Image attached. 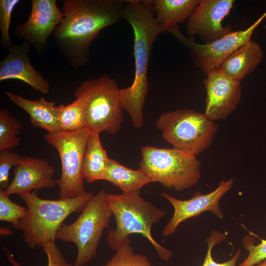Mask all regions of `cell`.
<instances>
[{
	"label": "cell",
	"instance_id": "6da1fadb",
	"mask_svg": "<svg viewBox=\"0 0 266 266\" xmlns=\"http://www.w3.org/2000/svg\"><path fill=\"white\" fill-rule=\"evenodd\" d=\"M125 0H66L63 19L54 37L69 66L77 69L90 60V44L103 29L123 18Z\"/></svg>",
	"mask_w": 266,
	"mask_h": 266
},
{
	"label": "cell",
	"instance_id": "7a4b0ae2",
	"mask_svg": "<svg viewBox=\"0 0 266 266\" xmlns=\"http://www.w3.org/2000/svg\"><path fill=\"white\" fill-rule=\"evenodd\" d=\"M152 0H125L123 19L132 27L134 35V77L130 87L119 89L122 106L130 116L133 126L144 125L143 109L148 91L147 70L151 49L163 33L153 14Z\"/></svg>",
	"mask_w": 266,
	"mask_h": 266
},
{
	"label": "cell",
	"instance_id": "3957f363",
	"mask_svg": "<svg viewBox=\"0 0 266 266\" xmlns=\"http://www.w3.org/2000/svg\"><path fill=\"white\" fill-rule=\"evenodd\" d=\"M108 200L116 222L115 229L109 230L107 237L111 249L116 251L130 243L129 236L138 233L150 241L162 260L167 261L173 256L172 252L158 243L151 234L152 226L164 217L165 211L138 193L108 194Z\"/></svg>",
	"mask_w": 266,
	"mask_h": 266
},
{
	"label": "cell",
	"instance_id": "277c9868",
	"mask_svg": "<svg viewBox=\"0 0 266 266\" xmlns=\"http://www.w3.org/2000/svg\"><path fill=\"white\" fill-rule=\"evenodd\" d=\"M93 196L87 192L75 198L52 200L40 198L35 192L20 195L27 209L20 221L26 244L34 249L55 241L65 219L73 213L81 212Z\"/></svg>",
	"mask_w": 266,
	"mask_h": 266
},
{
	"label": "cell",
	"instance_id": "5b68a950",
	"mask_svg": "<svg viewBox=\"0 0 266 266\" xmlns=\"http://www.w3.org/2000/svg\"><path fill=\"white\" fill-rule=\"evenodd\" d=\"M73 223L63 224L56 239L73 243L77 253L74 266H84L96 255L103 230L109 226L113 212L108 193L102 189L93 195Z\"/></svg>",
	"mask_w": 266,
	"mask_h": 266
},
{
	"label": "cell",
	"instance_id": "8992f818",
	"mask_svg": "<svg viewBox=\"0 0 266 266\" xmlns=\"http://www.w3.org/2000/svg\"><path fill=\"white\" fill-rule=\"evenodd\" d=\"M139 166L153 182L181 191L196 185L201 178L200 162L196 156L172 148L145 145L140 150Z\"/></svg>",
	"mask_w": 266,
	"mask_h": 266
},
{
	"label": "cell",
	"instance_id": "52a82bcc",
	"mask_svg": "<svg viewBox=\"0 0 266 266\" xmlns=\"http://www.w3.org/2000/svg\"><path fill=\"white\" fill-rule=\"evenodd\" d=\"M115 80L107 75L83 82L76 89L75 99L83 102L87 127L92 133L113 134L120 130L124 113Z\"/></svg>",
	"mask_w": 266,
	"mask_h": 266
},
{
	"label": "cell",
	"instance_id": "ba28073f",
	"mask_svg": "<svg viewBox=\"0 0 266 266\" xmlns=\"http://www.w3.org/2000/svg\"><path fill=\"white\" fill-rule=\"evenodd\" d=\"M156 126L173 148L196 156L210 146L218 130L214 121L192 109L164 112Z\"/></svg>",
	"mask_w": 266,
	"mask_h": 266
},
{
	"label": "cell",
	"instance_id": "9c48e42d",
	"mask_svg": "<svg viewBox=\"0 0 266 266\" xmlns=\"http://www.w3.org/2000/svg\"><path fill=\"white\" fill-rule=\"evenodd\" d=\"M91 133L86 127L75 132L60 131L44 136L46 141L57 150L60 158L61 173L57 180L60 199L75 198L87 192L84 186L82 164Z\"/></svg>",
	"mask_w": 266,
	"mask_h": 266
},
{
	"label": "cell",
	"instance_id": "30bf717a",
	"mask_svg": "<svg viewBox=\"0 0 266 266\" xmlns=\"http://www.w3.org/2000/svg\"><path fill=\"white\" fill-rule=\"evenodd\" d=\"M266 16V12L248 29L233 31L212 42L203 44L197 43L192 38L183 35L178 26L168 32L187 48L196 66L206 75L210 70L220 66L237 48L251 40L255 29Z\"/></svg>",
	"mask_w": 266,
	"mask_h": 266
},
{
	"label": "cell",
	"instance_id": "8fae6325",
	"mask_svg": "<svg viewBox=\"0 0 266 266\" xmlns=\"http://www.w3.org/2000/svg\"><path fill=\"white\" fill-rule=\"evenodd\" d=\"M64 13L56 0H32L30 16L24 24L16 25L15 36L23 38L38 53L47 47V39L61 23Z\"/></svg>",
	"mask_w": 266,
	"mask_h": 266
},
{
	"label": "cell",
	"instance_id": "7c38bea8",
	"mask_svg": "<svg viewBox=\"0 0 266 266\" xmlns=\"http://www.w3.org/2000/svg\"><path fill=\"white\" fill-rule=\"evenodd\" d=\"M206 75L204 84L206 97L203 113L213 121L225 119L240 102V82L228 77L220 66L209 71Z\"/></svg>",
	"mask_w": 266,
	"mask_h": 266
},
{
	"label": "cell",
	"instance_id": "4fadbf2b",
	"mask_svg": "<svg viewBox=\"0 0 266 266\" xmlns=\"http://www.w3.org/2000/svg\"><path fill=\"white\" fill-rule=\"evenodd\" d=\"M233 183L232 178L222 180L213 191L206 194L197 192L192 198L187 200L177 199L166 193H161L174 208L173 214L165 227L163 235L165 237L171 235L182 222L205 211H211L218 217L222 218L223 212L220 207L219 201L222 196L231 189Z\"/></svg>",
	"mask_w": 266,
	"mask_h": 266
},
{
	"label": "cell",
	"instance_id": "5bb4252c",
	"mask_svg": "<svg viewBox=\"0 0 266 266\" xmlns=\"http://www.w3.org/2000/svg\"><path fill=\"white\" fill-rule=\"evenodd\" d=\"M233 0H200L188 19L187 33L199 36L205 43L212 42L233 32L222 22L233 7Z\"/></svg>",
	"mask_w": 266,
	"mask_h": 266
},
{
	"label": "cell",
	"instance_id": "9a60e30c",
	"mask_svg": "<svg viewBox=\"0 0 266 266\" xmlns=\"http://www.w3.org/2000/svg\"><path fill=\"white\" fill-rule=\"evenodd\" d=\"M54 166L47 161L21 156L15 166L14 177L5 190L8 195L31 193L33 190L51 189L57 184Z\"/></svg>",
	"mask_w": 266,
	"mask_h": 266
},
{
	"label": "cell",
	"instance_id": "2e32d148",
	"mask_svg": "<svg viewBox=\"0 0 266 266\" xmlns=\"http://www.w3.org/2000/svg\"><path fill=\"white\" fill-rule=\"evenodd\" d=\"M30 46L24 41L10 47L7 55L0 62V82L18 79L40 93L46 94L50 91V82L31 64L29 58Z\"/></svg>",
	"mask_w": 266,
	"mask_h": 266
},
{
	"label": "cell",
	"instance_id": "e0dca14e",
	"mask_svg": "<svg viewBox=\"0 0 266 266\" xmlns=\"http://www.w3.org/2000/svg\"><path fill=\"white\" fill-rule=\"evenodd\" d=\"M6 94L11 102L29 115L34 126L45 130L48 133L61 131L58 106L54 101H47L43 98L31 100L8 91Z\"/></svg>",
	"mask_w": 266,
	"mask_h": 266
},
{
	"label": "cell",
	"instance_id": "ac0fdd59",
	"mask_svg": "<svg viewBox=\"0 0 266 266\" xmlns=\"http://www.w3.org/2000/svg\"><path fill=\"white\" fill-rule=\"evenodd\" d=\"M263 57L260 46L251 40L230 55L220 66L228 77L240 82L256 68Z\"/></svg>",
	"mask_w": 266,
	"mask_h": 266
},
{
	"label": "cell",
	"instance_id": "d6986e66",
	"mask_svg": "<svg viewBox=\"0 0 266 266\" xmlns=\"http://www.w3.org/2000/svg\"><path fill=\"white\" fill-rule=\"evenodd\" d=\"M199 2V0H155L152 8L163 32H169L188 19Z\"/></svg>",
	"mask_w": 266,
	"mask_h": 266
},
{
	"label": "cell",
	"instance_id": "ffe728a7",
	"mask_svg": "<svg viewBox=\"0 0 266 266\" xmlns=\"http://www.w3.org/2000/svg\"><path fill=\"white\" fill-rule=\"evenodd\" d=\"M103 180L111 183L126 194H139L145 185L153 182L141 168H130L110 158Z\"/></svg>",
	"mask_w": 266,
	"mask_h": 266
},
{
	"label": "cell",
	"instance_id": "44dd1931",
	"mask_svg": "<svg viewBox=\"0 0 266 266\" xmlns=\"http://www.w3.org/2000/svg\"><path fill=\"white\" fill-rule=\"evenodd\" d=\"M109 158L101 143L100 134L91 133L87 142L83 161L84 180L89 183L103 180Z\"/></svg>",
	"mask_w": 266,
	"mask_h": 266
},
{
	"label": "cell",
	"instance_id": "7402d4cb",
	"mask_svg": "<svg viewBox=\"0 0 266 266\" xmlns=\"http://www.w3.org/2000/svg\"><path fill=\"white\" fill-rule=\"evenodd\" d=\"M58 109L61 131L75 132L87 127L84 104L81 99L76 98L67 105L60 104Z\"/></svg>",
	"mask_w": 266,
	"mask_h": 266
},
{
	"label": "cell",
	"instance_id": "603a6c76",
	"mask_svg": "<svg viewBox=\"0 0 266 266\" xmlns=\"http://www.w3.org/2000/svg\"><path fill=\"white\" fill-rule=\"evenodd\" d=\"M21 123L5 108L0 109V151L10 150L19 146Z\"/></svg>",
	"mask_w": 266,
	"mask_h": 266
},
{
	"label": "cell",
	"instance_id": "cb8c5ba5",
	"mask_svg": "<svg viewBox=\"0 0 266 266\" xmlns=\"http://www.w3.org/2000/svg\"><path fill=\"white\" fill-rule=\"evenodd\" d=\"M5 190H0V220L9 222L16 229H20V221L27 209L12 201Z\"/></svg>",
	"mask_w": 266,
	"mask_h": 266
},
{
	"label": "cell",
	"instance_id": "d4e9b609",
	"mask_svg": "<svg viewBox=\"0 0 266 266\" xmlns=\"http://www.w3.org/2000/svg\"><path fill=\"white\" fill-rule=\"evenodd\" d=\"M113 256L102 266H153L144 255L135 254L130 243L118 248Z\"/></svg>",
	"mask_w": 266,
	"mask_h": 266
},
{
	"label": "cell",
	"instance_id": "484cf974",
	"mask_svg": "<svg viewBox=\"0 0 266 266\" xmlns=\"http://www.w3.org/2000/svg\"><path fill=\"white\" fill-rule=\"evenodd\" d=\"M20 1L19 0H0V45L7 50L13 44L9 32L12 12Z\"/></svg>",
	"mask_w": 266,
	"mask_h": 266
},
{
	"label": "cell",
	"instance_id": "4316f807",
	"mask_svg": "<svg viewBox=\"0 0 266 266\" xmlns=\"http://www.w3.org/2000/svg\"><path fill=\"white\" fill-rule=\"evenodd\" d=\"M42 248L47 258V266H74L66 260L55 241L49 242ZM3 248L8 261L12 266H22L8 249L5 247Z\"/></svg>",
	"mask_w": 266,
	"mask_h": 266
},
{
	"label": "cell",
	"instance_id": "83f0119b",
	"mask_svg": "<svg viewBox=\"0 0 266 266\" xmlns=\"http://www.w3.org/2000/svg\"><path fill=\"white\" fill-rule=\"evenodd\" d=\"M243 247L248 251L247 258L237 266H253L266 260V240L262 239L257 245L252 236L248 235L242 241Z\"/></svg>",
	"mask_w": 266,
	"mask_h": 266
},
{
	"label": "cell",
	"instance_id": "f1b7e54d",
	"mask_svg": "<svg viewBox=\"0 0 266 266\" xmlns=\"http://www.w3.org/2000/svg\"><path fill=\"white\" fill-rule=\"evenodd\" d=\"M226 235L217 231H213L210 236L205 240L207 244V253L201 266H236L238 259L241 256V250H238L234 256L225 262L218 263L212 257V250L213 246L226 239Z\"/></svg>",
	"mask_w": 266,
	"mask_h": 266
},
{
	"label": "cell",
	"instance_id": "f546056e",
	"mask_svg": "<svg viewBox=\"0 0 266 266\" xmlns=\"http://www.w3.org/2000/svg\"><path fill=\"white\" fill-rule=\"evenodd\" d=\"M21 156L17 152L0 151V190H5L9 186L10 171L17 165Z\"/></svg>",
	"mask_w": 266,
	"mask_h": 266
},
{
	"label": "cell",
	"instance_id": "4dcf8cb0",
	"mask_svg": "<svg viewBox=\"0 0 266 266\" xmlns=\"http://www.w3.org/2000/svg\"><path fill=\"white\" fill-rule=\"evenodd\" d=\"M12 233V231L6 227L0 228V234L4 235H9Z\"/></svg>",
	"mask_w": 266,
	"mask_h": 266
},
{
	"label": "cell",
	"instance_id": "1f68e13d",
	"mask_svg": "<svg viewBox=\"0 0 266 266\" xmlns=\"http://www.w3.org/2000/svg\"><path fill=\"white\" fill-rule=\"evenodd\" d=\"M253 266H266V260H265L260 263Z\"/></svg>",
	"mask_w": 266,
	"mask_h": 266
}]
</instances>
